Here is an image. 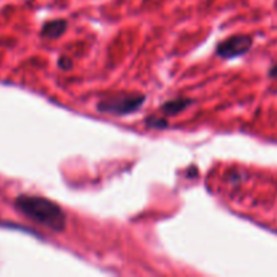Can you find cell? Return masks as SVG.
Instances as JSON below:
<instances>
[{
	"instance_id": "2",
	"label": "cell",
	"mask_w": 277,
	"mask_h": 277,
	"mask_svg": "<svg viewBox=\"0 0 277 277\" xmlns=\"http://www.w3.org/2000/svg\"><path fill=\"white\" fill-rule=\"evenodd\" d=\"M146 97L139 93H121V95H111L104 97L97 103V111L109 115H127L135 113L142 107Z\"/></svg>"
},
{
	"instance_id": "6",
	"label": "cell",
	"mask_w": 277,
	"mask_h": 277,
	"mask_svg": "<svg viewBox=\"0 0 277 277\" xmlns=\"http://www.w3.org/2000/svg\"><path fill=\"white\" fill-rule=\"evenodd\" d=\"M145 123L147 125V127H153V129H165V127H168V122L158 117L147 118Z\"/></svg>"
},
{
	"instance_id": "4",
	"label": "cell",
	"mask_w": 277,
	"mask_h": 277,
	"mask_svg": "<svg viewBox=\"0 0 277 277\" xmlns=\"http://www.w3.org/2000/svg\"><path fill=\"white\" fill-rule=\"evenodd\" d=\"M192 103V99H188V97H177V99H173V100L164 103V105L161 107V111L165 115H172V117H175L177 114L183 113L184 109L188 108Z\"/></svg>"
},
{
	"instance_id": "3",
	"label": "cell",
	"mask_w": 277,
	"mask_h": 277,
	"mask_svg": "<svg viewBox=\"0 0 277 277\" xmlns=\"http://www.w3.org/2000/svg\"><path fill=\"white\" fill-rule=\"evenodd\" d=\"M253 45L252 37L249 35H233L219 43L216 46V54L225 60H231L244 56L250 50Z\"/></svg>"
},
{
	"instance_id": "5",
	"label": "cell",
	"mask_w": 277,
	"mask_h": 277,
	"mask_svg": "<svg viewBox=\"0 0 277 277\" xmlns=\"http://www.w3.org/2000/svg\"><path fill=\"white\" fill-rule=\"evenodd\" d=\"M67 25V21H63V19H56V21L47 22V23L43 25L41 35H42L43 38H50V39L60 38L64 33H65Z\"/></svg>"
},
{
	"instance_id": "1",
	"label": "cell",
	"mask_w": 277,
	"mask_h": 277,
	"mask_svg": "<svg viewBox=\"0 0 277 277\" xmlns=\"http://www.w3.org/2000/svg\"><path fill=\"white\" fill-rule=\"evenodd\" d=\"M15 207L26 218L56 233H63L67 227V215L63 208L46 197L21 195L15 199Z\"/></svg>"
}]
</instances>
